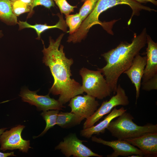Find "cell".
<instances>
[{
	"mask_svg": "<svg viewBox=\"0 0 157 157\" xmlns=\"http://www.w3.org/2000/svg\"><path fill=\"white\" fill-rule=\"evenodd\" d=\"M64 35L61 34L54 41L51 37L49 45L46 48L43 41L44 56L42 62L48 66L54 78V83L49 90V93L54 95H59L58 101L63 104L73 97L83 93L82 85L72 76L70 67L74 63L73 59L67 58L63 51L64 46L59 47Z\"/></svg>",
	"mask_w": 157,
	"mask_h": 157,
	"instance_id": "obj_1",
	"label": "cell"
},
{
	"mask_svg": "<svg viewBox=\"0 0 157 157\" xmlns=\"http://www.w3.org/2000/svg\"><path fill=\"white\" fill-rule=\"evenodd\" d=\"M147 35L144 28L139 35L134 33L131 43L122 42L115 48L101 55L106 64L97 70L105 76L114 94L116 92L119 77L129 68L135 56L147 43Z\"/></svg>",
	"mask_w": 157,
	"mask_h": 157,
	"instance_id": "obj_2",
	"label": "cell"
},
{
	"mask_svg": "<svg viewBox=\"0 0 157 157\" xmlns=\"http://www.w3.org/2000/svg\"><path fill=\"white\" fill-rule=\"evenodd\" d=\"M119 4H125L129 6L132 13L128 22L129 25L134 15L138 16L142 10L149 12L156 10L150 7L142 5L133 0H98L94 8L91 13L83 21L79 28L72 34L73 38L76 40L81 42L85 38L90 29L96 24L101 25L107 31L110 29V22H102L99 17L100 14L108 9Z\"/></svg>",
	"mask_w": 157,
	"mask_h": 157,
	"instance_id": "obj_3",
	"label": "cell"
},
{
	"mask_svg": "<svg viewBox=\"0 0 157 157\" xmlns=\"http://www.w3.org/2000/svg\"><path fill=\"white\" fill-rule=\"evenodd\" d=\"M112 120L107 129L117 139L124 140L137 137L148 133H157V125L139 126L134 123L132 115L126 112Z\"/></svg>",
	"mask_w": 157,
	"mask_h": 157,
	"instance_id": "obj_4",
	"label": "cell"
},
{
	"mask_svg": "<svg viewBox=\"0 0 157 157\" xmlns=\"http://www.w3.org/2000/svg\"><path fill=\"white\" fill-rule=\"evenodd\" d=\"M79 74L82 78L83 90L87 94L101 100L110 96L113 92L99 71L83 67L79 71Z\"/></svg>",
	"mask_w": 157,
	"mask_h": 157,
	"instance_id": "obj_5",
	"label": "cell"
},
{
	"mask_svg": "<svg viewBox=\"0 0 157 157\" xmlns=\"http://www.w3.org/2000/svg\"><path fill=\"white\" fill-rule=\"evenodd\" d=\"M116 93V95L109 101H104L93 114L86 119L83 124V129L94 126L104 116L109 113L114 107L119 105L126 106L129 104V99L125 90L120 84L117 85Z\"/></svg>",
	"mask_w": 157,
	"mask_h": 157,
	"instance_id": "obj_6",
	"label": "cell"
},
{
	"mask_svg": "<svg viewBox=\"0 0 157 157\" xmlns=\"http://www.w3.org/2000/svg\"><path fill=\"white\" fill-rule=\"evenodd\" d=\"M83 142L87 141L80 140L75 133H71L64 138L63 141L60 142L55 149L60 150L66 157L72 155L74 157L103 156L93 152L83 143Z\"/></svg>",
	"mask_w": 157,
	"mask_h": 157,
	"instance_id": "obj_7",
	"label": "cell"
},
{
	"mask_svg": "<svg viewBox=\"0 0 157 157\" xmlns=\"http://www.w3.org/2000/svg\"><path fill=\"white\" fill-rule=\"evenodd\" d=\"M24 127V126L19 125L4 131L0 137V149L5 151L18 149L22 152L27 153L31 148L30 140L23 139L21 136Z\"/></svg>",
	"mask_w": 157,
	"mask_h": 157,
	"instance_id": "obj_8",
	"label": "cell"
},
{
	"mask_svg": "<svg viewBox=\"0 0 157 157\" xmlns=\"http://www.w3.org/2000/svg\"><path fill=\"white\" fill-rule=\"evenodd\" d=\"M37 91H31L26 88L22 90L19 95L23 101L35 106L39 110H60L65 107L58 100L51 98L49 94L44 96L39 95L37 94Z\"/></svg>",
	"mask_w": 157,
	"mask_h": 157,
	"instance_id": "obj_9",
	"label": "cell"
},
{
	"mask_svg": "<svg viewBox=\"0 0 157 157\" xmlns=\"http://www.w3.org/2000/svg\"><path fill=\"white\" fill-rule=\"evenodd\" d=\"M99 105L95 98L87 94L72 98L68 106L71 108V112L87 119L93 114Z\"/></svg>",
	"mask_w": 157,
	"mask_h": 157,
	"instance_id": "obj_10",
	"label": "cell"
},
{
	"mask_svg": "<svg viewBox=\"0 0 157 157\" xmlns=\"http://www.w3.org/2000/svg\"><path fill=\"white\" fill-rule=\"evenodd\" d=\"M92 141L95 142L102 144L112 148L113 152L108 155V157H117L119 156H129L136 154L144 156L143 153L140 149L124 140H117L108 141L104 140L96 136L91 137Z\"/></svg>",
	"mask_w": 157,
	"mask_h": 157,
	"instance_id": "obj_11",
	"label": "cell"
},
{
	"mask_svg": "<svg viewBox=\"0 0 157 157\" xmlns=\"http://www.w3.org/2000/svg\"><path fill=\"white\" fill-rule=\"evenodd\" d=\"M138 147L144 156H157V133H148L136 138L124 140Z\"/></svg>",
	"mask_w": 157,
	"mask_h": 157,
	"instance_id": "obj_12",
	"label": "cell"
},
{
	"mask_svg": "<svg viewBox=\"0 0 157 157\" xmlns=\"http://www.w3.org/2000/svg\"><path fill=\"white\" fill-rule=\"evenodd\" d=\"M147 61L141 84L157 77V43L149 35L147 36Z\"/></svg>",
	"mask_w": 157,
	"mask_h": 157,
	"instance_id": "obj_13",
	"label": "cell"
},
{
	"mask_svg": "<svg viewBox=\"0 0 157 157\" xmlns=\"http://www.w3.org/2000/svg\"><path fill=\"white\" fill-rule=\"evenodd\" d=\"M146 56H142L139 53L137 54L134 58L132 63L127 70L124 72L134 84L136 90V101L140 95L141 81L146 66Z\"/></svg>",
	"mask_w": 157,
	"mask_h": 157,
	"instance_id": "obj_14",
	"label": "cell"
},
{
	"mask_svg": "<svg viewBox=\"0 0 157 157\" xmlns=\"http://www.w3.org/2000/svg\"><path fill=\"white\" fill-rule=\"evenodd\" d=\"M116 107H114L112 111L99 123L95 126L82 130L80 133L81 135L89 138L93 135H99L104 133L112 120L127 111V110L123 107L119 109H117Z\"/></svg>",
	"mask_w": 157,
	"mask_h": 157,
	"instance_id": "obj_15",
	"label": "cell"
},
{
	"mask_svg": "<svg viewBox=\"0 0 157 157\" xmlns=\"http://www.w3.org/2000/svg\"><path fill=\"white\" fill-rule=\"evenodd\" d=\"M59 17L58 22L54 25H48L46 24H35L31 25L26 21H19L17 24L19 26V29L21 30L25 28H31L34 29L36 31L38 35L36 39L40 40L41 33L45 31L53 28H59L63 31H67V25L65 21L64 20L63 15H60L59 13L57 14Z\"/></svg>",
	"mask_w": 157,
	"mask_h": 157,
	"instance_id": "obj_16",
	"label": "cell"
},
{
	"mask_svg": "<svg viewBox=\"0 0 157 157\" xmlns=\"http://www.w3.org/2000/svg\"><path fill=\"white\" fill-rule=\"evenodd\" d=\"M85 119L74 113L59 112L56 125L64 129H68L79 124Z\"/></svg>",
	"mask_w": 157,
	"mask_h": 157,
	"instance_id": "obj_17",
	"label": "cell"
},
{
	"mask_svg": "<svg viewBox=\"0 0 157 157\" xmlns=\"http://www.w3.org/2000/svg\"><path fill=\"white\" fill-rule=\"evenodd\" d=\"M0 20L8 25L17 24V17L12 11L10 0H0Z\"/></svg>",
	"mask_w": 157,
	"mask_h": 157,
	"instance_id": "obj_18",
	"label": "cell"
},
{
	"mask_svg": "<svg viewBox=\"0 0 157 157\" xmlns=\"http://www.w3.org/2000/svg\"><path fill=\"white\" fill-rule=\"evenodd\" d=\"M59 112L58 110H53L44 111L41 115L45 121L46 126L44 131L38 137L45 133L50 128L56 124L58 114Z\"/></svg>",
	"mask_w": 157,
	"mask_h": 157,
	"instance_id": "obj_19",
	"label": "cell"
},
{
	"mask_svg": "<svg viewBox=\"0 0 157 157\" xmlns=\"http://www.w3.org/2000/svg\"><path fill=\"white\" fill-rule=\"evenodd\" d=\"M65 22L69 28L70 35L75 32L79 28L83 20L78 13L65 16Z\"/></svg>",
	"mask_w": 157,
	"mask_h": 157,
	"instance_id": "obj_20",
	"label": "cell"
},
{
	"mask_svg": "<svg viewBox=\"0 0 157 157\" xmlns=\"http://www.w3.org/2000/svg\"><path fill=\"white\" fill-rule=\"evenodd\" d=\"M10 1L12 11L17 17L22 14L30 12L31 6L20 0Z\"/></svg>",
	"mask_w": 157,
	"mask_h": 157,
	"instance_id": "obj_21",
	"label": "cell"
},
{
	"mask_svg": "<svg viewBox=\"0 0 157 157\" xmlns=\"http://www.w3.org/2000/svg\"><path fill=\"white\" fill-rule=\"evenodd\" d=\"M98 0H85L78 13L83 21L91 13Z\"/></svg>",
	"mask_w": 157,
	"mask_h": 157,
	"instance_id": "obj_22",
	"label": "cell"
},
{
	"mask_svg": "<svg viewBox=\"0 0 157 157\" xmlns=\"http://www.w3.org/2000/svg\"><path fill=\"white\" fill-rule=\"evenodd\" d=\"M58 6L61 14L65 16L73 12L74 9L77 8V6H72L70 5L66 0H53Z\"/></svg>",
	"mask_w": 157,
	"mask_h": 157,
	"instance_id": "obj_23",
	"label": "cell"
},
{
	"mask_svg": "<svg viewBox=\"0 0 157 157\" xmlns=\"http://www.w3.org/2000/svg\"><path fill=\"white\" fill-rule=\"evenodd\" d=\"M39 5H42L47 8L50 9L51 7L54 6L55 4L53 0H33L31 10L28 14L27 18L31 16L33 13V8Z\"/></svg>",
	"mask_w": 157,
	"mask_h": 157,
	"instance_id": "obj_24",
	"label": "cell"
},
{
	"mask_svg": "<svg viewBox=\"0 0 157 157\" xmlns=\"http://www.w3.org/2000/svg\"><path fill=\"white\" fill-rule=\"evenodd\" d=\"M142 89L145 91H150L157 89V77L149 80L146 82L141 84Z\"/></svg>",
	"mask_w": 157,
	"mask_h": 157,
	"instance_id": "obj_25",
	"label": "cell"
},
{
	"mask_svg": "<svg viewBox=\"0 0 157 157\" xmlns=\"http://www.w3.org/2000/svg\"><path fill=\"white\" fill-rule=\"evenodd\" d=\"M140 3H146L149 2L153 3L154 5L156 6L157 5V1L155 0H133Z\"/></svg>",
	"mask_w": 157,
	"mask_h": 157,
	"instance_id": "obj_26",
	"label": "cell"
},
{
	"mask_svg": "<svg viewBox=\"0 0 157 157\" xmlns=\"http://www.w3.org/2000/svg\"><path fill=\"white\" fill-rule=\"evenodd\" d=\"M13 152H11L10 153H2L0 152V157H6L10 156H15Z\"/></svg>",
	"mask_w": 157,
	"mask_h": 157,
	"instance_id": "obj_27",
	"label": "cell"
},
{
	"mask_svg": "<svg viewBox=\"0 0 157 157\" xmlns=\"http://www.w3.org/2000/svg\"><path fill=\"white\" fill-rule=\"evenodd\" d=\"M23 2L31 6L33 0H20Z\"/></svg>",
	"mask_w": 157,
	"mask_h": 157,
	"instance_id": "obj_28",
	"label": "cell"
},
{
	"mask_svg": "<svg viewBox=\"0 0 157 157\" xmlns=\"http://www.w3.org/2000/svg\"><path fill=\"white\" fill-rule=\"evenodd\" d=\"M7 128H3L0 129V137L1 135L3 133L4 131Z\"/></svg>",
	"mask_w": 157,
	"mask_h": 157,
	"instance_id": "obj_29",
	"label": "cell"
},
{
	"mask_svg": "<svg viewBox=\"0 0 157 157\" xmlns=\"http://www.w3.org/2000/svg\"><path fill=\"white\" fill-rule=\"evenodd\" d=\"M131 156H129V157H142L141 156H140V155H136V154H134V155H131Z\"/></svg>",
	"mask_w": 157,
	"mask_h": 157,
	"instance_id": "obj_30",
	"label": "cell"
},
{
	"mask_svg": "<svg viewBox=\"0 0 157 157\" xmlns=\"http://www.w3.org/2000/svg\"><path fill=\"white\" fill-rule=\"evenodd\" d=\"M3 35L2 33V31L0 30V38L2 37L3 36Z\"/></svg>",
	"mask_w": 157,
	"mask_h": 157,
	"instance_id": "obj_31",
	"label": "cell"
},
{
	"mask_svg": "<svg viewBox=\"0 0 157 157\" xmlns=\"http://www.w3.org/2000/svg\"><path fill=\"white\" fill-rule=\"evenodd\" d=\"M85 0H81V2H84L85 1Z\"/></svg>",
	"mask_w": 157,
	"mask_h": 157,
	"instance_id": "obj_32",
	"label": "cell"
},
{
	"mask_svg": "<svg viewBox=\"0 0 157 157\" xmlns=\"http://www.w3.org/2000/svg\"><path fill=\"white\" fill-rule=\"evenodd\" d=\"M11 1H15V0H10Z\"/></svg>",
	"mask_w": 157,
	"mask_h": 157,
	"instance_id": "obj_33",
	"label": "cell"
}]
</instances>
